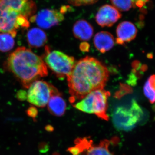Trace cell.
I'll use <instances>...</instances> for the list:
<instances>
[{"mask_svg": "<svg viewBox=\"0 0 155 155\" xmlns=\"http://www.w3.org/2000/svg\"><path fill=\"white\" fill-rule=\"evenodd\" d=\"M109 77L107 67L94 58L87 56L75 62L67 76L70 103L74 104L91 92L104 89Z\"/></svg>", "mask_w": 155, "mask_h": 155, "instance_id": "cell-1", "label": "cell"}, {"mask_svg": "<svg viewBox=\"0 0 155 155\" xmlns=\"http://www.w3.org/2000/svg\"><path fill=\"white\" fill-rule=\"evenodd\" d=\"M25 88L40 78L47 76V67L41 57L24 47L17 48L10 54L5 64Z\"/></svg>", "mask_w": 155, "mask_h": 155, "instance_id": "cell-2", "label": "cell"}, {"mask_svg": "<svg viewBox=\"0 0 155 155\" xmlns=\"http://www.w3.org/2000/svg\"><path fill=\"white\" fill-rule=\"evenodd\" d=\"M110 94V92L104 89L97 90L73 104V106L79 110L94 114L100 119L108 121V99Z\"/></svg>", "mask_w": 155, "mask_h": 155, "instance_id": "cell-3", "label": "cell"}, {"mask_svg": "<svg viewBox=\"0 0 155 155\" xmlns=\"http://www.w3.org/2000/svg\"><path fill=\"white\" fill-rule=\"evenodd\" d=\"M143 113L135 100H133L129 107L117 106L112 112V119L114 127L122 131H130L141 120Z\"/></svg>", "mask_w": 155, "mask_h": 155, "instance_id": "cell-4", "label": "cell"}, {"mask_svg": "<svg viewBox=\"0 0 155 155\" xmlns=\"http://www.w3.org/2000/svg\"><path fill=\"white\" fill-rule=\"evenodd\" d=\"M45 64L58 78H64L72 71L75 64V58L59 51H51L48 46L45 47L42 56Z\"/></svg>", "mask_w": 155, "mask_h": 155, "instance_id": "cell-5", "label": "cell"}, {"mask_svg": "<svg viewBox=\"0 0 155 155\" xmlns=\"http://www.w3.org/2000/svg\"><path fill=\"white\" fill-rule=\"evenodd\" d=\"M28 88L27 101L38 107H45L51 97L59 92L51 84L42 80L35 81Z\"/></svg>", "mask_w": 155, "mask_h": 155, "instance_id": "cell-6", "label": "cell"}, {"mask_svg": "<svg viewBox=\"0 0 155 155\" xmlns=\"http://www.w3.org/2000/svg\"><path fill=\"white\" fill-rule=\"evenodd\" d=\"M110 144L107 140L93 144L92 141L86 138L78 139L75 146L69 148V151L73 155H114L109 149Z\"/></svg>", "mask_w": 155, "mask_h": 155, "instance_id": "cell-7", "label": "cell"}, {"mask_svg": "<svg viewBox=\"0 0 155 155\" xmlns=\"http://www.w3.org/2000/svg\"><path fill=\"white\" fill-rule=\"evenodd\" d=\"M64 19L63 12L58 10L46 9L30 18L31 22H35L40 28L48 29L58 25Z\"/></svg>", "mask_w": 155, "mask_h": 155, "instance_id": "cell-8", "label": "cell"}, {"mask_svg": "<svg viewBox=\"0 0 155 155\" xmlns=\"http://www.w3.org/2000/svg\"><path fill=\"white\" fill-rule=\"evenodd\" d=\"M21 16L23 15L12 9L0 8V33L10 34L15 37L20 28L18 19Z\"/></svg>", "mask_w": 155, "mask_h": 155, "instance_id": "cell-9", "label": "cell"}, {"mask_svg": "<svg viewBox=\"0 0 155 155\" xmlns=\"http://www.w3.org/2000/svg\"><path fill=\"white\" fill-rule=\"evenodd\" d=\"M0 8H8L19 12L28 18L35 15V3L31 0H0Z\"/></svg>", "mask_w": 155, "mask_h": 155, "instance_id": "cell-10", "label": "cell"}, {"mask_svg": "<svg viewBox=\"0 0 155 155\" xmlns=\"http://www.w3.org/2000/svg\"><path fill=\"white\" fill-rule=\"evenodd\" d=\"M122 17L119 11L114 6L104 5L99 9L96 15V21L101 27H111Z\"/></svg>", "mask_w": 155, "mask_h": 155, "instance_id": "cell-11", "label": "cell"}, {"mask_svg": "<svg viewBox=\"0 0 155 155\" xmlns=\"http://www.w3.org/2000/svg\"><path fill=\"white\" fill-rule=\"evenodd\" d=\"M116 43L123 45L135 38L137 30L132 22L124 21L119 23L116 28Z\"/></svg>", "mask_w": 155, "mask_h": 155, "instance_id": "cell-12", "label": "cell"}, {"mask_svg": "<svg viewBox=\"0 0 155 155\" xmlns=\"http://www.w3.org/2000/svg\"><path fill=\"white\" fill-rule=\"evenodd\" d=\"M94 43L95 48L100 52L104 53L113 48L115 40L114 36L110 32L102 31L95 35Z\"/></svg>", "mask_w": 155, "mask_h": 155, "instance_id": "cell-13", "label": "cell"}, {"mask_svg": "<svg viewBox=\"0 0 155 155\" xmlns=\"http://www.w3.org/2000/svg\"><path fill=\"white\" fill-rule=\"evenodd\" d=\"M73 33L76 38L87 41L90 39L93 35L94 29L88 22L81 19L75 22L73 26Z\"/></svg>", "mask_w": 155, "mask_h": 155, "instance_id": "cell-14", "label": "cell"}, {"mask_svg": "<svg viewBox=\"0 0 155 155\" xmlns=\"http://www.w3.org/2000/svg\"><path fill=\"white\" fill-rule=\"evenodd\" d=\"M67 104L59 92L53 95L48 104V108L51 114L56 116H61L66 112Z\"/></svg>", "mask_w": 155, "mask_h": 155, "instance_id": "cell-15", "label": "cell"}, {"mask_svg": "<svg viewBox=\"0 0 155 155\" xmlns=\"http://www.w3.org/2000/svg\"><path fill=\"white\" fill-rule=\"evenodd\" d=\"M27 41L32 48L41 47L47 41V36L44 31L40 28H33L28 30L27 34Z\"/></svg>", "mask_w": 155, "mask_h": 155, "instance_id": "cell-16", "label": "cell"}, {"mask_svg": "<svg viewBox=\"0 0 155 155\" xmlns=\"http://www.w3.org/2000/svg\"><path fill=\"white\" fill-rule=\"evenodd\" d=\"M145 97L151 104L155 103V75H151L145 83L143 88Z\"/></svg>", "mask_w": 155, "mask_h": 155, "instance_id": "cell-17", "label": "cell"}, {"mask_svg": "<svg viewBox=\"0 0 155 155\" xmlns=\"http://www.w3.org/2000/svg\"><path fill=\"white\" fill-rule=\"evenodd\" d=\"M14 37L8 33H0V51L3 52L9 51L15 45Z\"/></svg>", "mask_w": 155, "mask_h": 155, "instance_id": "cell-18", "label": "cell"}, {"mask_svg": "<svg viewBox=\"0 0 155 155\" xmlns=\"http://www.w3.org/2000/svg\"><path fill=\"white\" fill-rule=\"evenodd\" d=\"M110 1L114 7L119 11H129L132 7H134L133 0H110Z\"/></svg>", "mask_w": 155, "mask_h": 155, "instance_id": "cell-19", "label": "cell"}, {"mask_svg": "<svg viewBox=\"0 0 155 155\" xmlns=\"http://www.w3.org/2000/svg\"><path fill=\"white\" fill-rule=\"evenodd\" d=\"M68 3L73 6L87 5L94 4L98 0H67Z\"/></svg>", "mask_w": 155, "mask_h": 155, "instance_id": "cell-20", "label": "cell"}, {"mask_svg": "<svg viewBox=\"0 0 155 155\" xmlns=\"http://www.w3.org/2000/svg\"><path fill=\"white\" fill-rule=\"evenodd\" d=\"M121 85H122V87H121L120 90L117 92V93H116L115 95V97L118 98H121L122 96L127 94V93H130L131 92L130 87L125 84H121Z\"/></svg>", "mask_w": 155, "mask_h": 155, "instance_id": "cell-21", "label": "cell"}, {"mask_svg": "<svg viewBox=\"0 0 155 155\" xmlns=\"http://www.w3.org/2000/svg\"><path fill=\"white\" fill-rule=\"evenodd\" d=\"M26 113L28 116L33 118L34 120H35L36 116H37L38 112L36 108L34 107H31L28 108V110L26 111Z\"/></svg>", "mask_w": 155, "mask_h": 155, "instance_id": "cell-22", "label": "cell"}, {"mask_svg": "<svg viewBox=\"0 0 155 155\" xmlns=\"http://www.w3.org/2000/svg\"><path fill=\"white\" fill-rule=\"evenodd\" d=\"M149 0H133L134 6L142 8L145 6Z\"/></svg>", "mask_w": 155, "mask_h": 155, "instance_id": "cell-23", "label": "cell"}, {"mask_svg": "<svg viewBox=\"0 0 155 155\" xmlns=\"http://www.w3.org/2000/svg\"><path fill=\"white\" fill-rule=\"evenodd\" d=\"M79 48L82 51L88 52L89 51V44L86 42H84L81 44Z\"/></svg>", "mask_w": 155, "mask_h": 155, "instance_id": "cell-24", "label": "cell"}, {"mask_svg": "<svg viewBox=\"0 0 155 155\" xmlns=\"http://www.w3.org/2000/svg\"><path fill=\"white\" fill-rule=\"evenodd\" d=\"M17 97L21 100L25 99L27 98V94H25V92L20 91L17 94Z\"/></svg>", "mask_w": 155, "mask_h": 155, "instance_id": "cell-25", "label": "cell"}]
</instances>
